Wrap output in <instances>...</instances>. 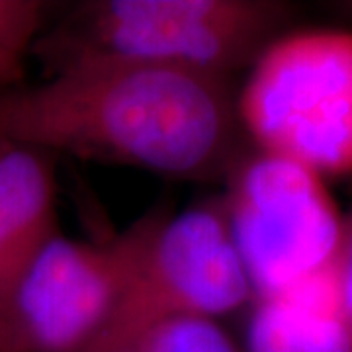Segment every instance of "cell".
<instances>
[{
    "mask_svg": "<svg viewBox=\"0 0 352 352\" xmlns=\"http://www.w3.org/2000/svg\"><path fill=\"white\" fill-rule=\"evenodd\" d=\"M233 80L155 65L69 67L0 94V139L43 153L215 182L247 141Z\"/></svg>",
    "mask_w": 352,
    "mask_h": 352,
    "instance_id": "obj_1",
    "label": "cell"
},
{
    "mask_svg": "<svg viewBox=\"0 0 352 352\" xmlns=\"http://www.w3.org/2000/svg\"><path fill=\"white\" fill-rule=\"evenodd\" d=\"M294 18L282 0H88L47 28L34 53L50 75L118 61L233 80Z\"/></svg>",
    "mask_w": 352,
    "mask_h": 352,
    "instance_id": "obj_2",
    "label": "cell"
},
{
    "mask_svg": "<svg viewBox=\"0 0 352 352\" xmlns=\"http://www.w3.org/2000/svg\"><path fill=\"white\" fill-rule=\"evenodd\" d=\"M249 147L302 164L325 180L352 175V32L289 28L237 88Z\"/></svg>",
    "mask_w": 352,
    "mask_h": 352,
    "instance_id": "obj_3",
    "label": "cell"
},
{
    "mask_svg": "<svg viewBox=\"0 0 352 352\" xmlns=\"http://www.w3.org/2000/svg\"><path fill=\"white\" fill-rule=\"evenodd\" d=\"M170 212L153 206L102 241L59 231L0 309V352H85L112 323L149 241Z\"/></svg>",
    "mask_w": 352,
    "mask_h": 352,
    "instance_id": "obj_4",
    "label": "cell"
},
{
    "mask_svg": "<svg viewBox=\"0 0 352 352\" xmlns=\"http://www.w3.org/2000/svg\"><path fill=\"white\" fill-rule=\"evenodd\" d=\"M219 194L254 300L333 274L344 214L323 176L247 145Z\"/></svg>",
    "mask_w": 352,
    "mask_h": 352,
    "instance_id": "obj_5",
    "label": "cell"
},
{
    "mask_svg": "<svg viewBox=\"0 0 352 352\" xmlns=\"http://www.w3.org/2000/svg\"><path fill=\"white\" fill-rule=\"evenodd\" d=\"M252 302L221 194H212L164 215L106 331L170 315L221 321Z\"/></svg>",
    "mask_w": 352,
    "mask_h": 352,
    "instance_id": "obj_6",
    "label": "cell"
},
{
    "mask_svg": "<svg viewBox=\"0 0 352 352\" xmlns=\"http://www.w3.org/2000/svg\"><path fill=\"white\" fill-rule=\"evenodd\" d=\"M59 231L51 155L0 139V309Z\"/></svg>",
    "mask_w": 352,
    "mask_h": 352,
    "instance_id": "obj_7",
    "label": "cell"
},
{
    "mask_svg": "<svg viewBox=\"0 0 352 352\" xmlns=\"http://www.w3.org/2000/svg\"><path fill=\"white\" fill-rule=\"evenodd\" d=\"M243 352H352V327L333 274L254 300Z\"/></svg>",
    "mask_w": 352,
    "mask_h": 352,
    "instance_id": "obj_8",
    "label": "cell"
},
{
    "mask_svg": "<svg viewBox=\"0 0 352 352\" xmlns=\"http://www.w3.org/2000/svg\"><path fill=\"white\" fill-rule=\"evenodd\" d=\"M85 352H243L223 321L170 315L102 333Z\"/></svg>",
    "mask_w": 352,
    "mask_h": 352,
    "instance_id": "obj_9",
    "label": "cell"
},
{
    "mask_svg": "<svg viewBox=\"0 0 352 352\" xmlns=\"http://www.w3.org/2000/svg\"><path fill=\"white\" fill-rule=\"evenodd\" d=\"M50 4L38 0H0V53L24 59L47 30Z\"/></svg>",
    "mask_w": 352,
    "mask_h": 352,
    "instance_id": "obj_10",
    "label": "cell"
},
{
    "mask_svg": "<svg viewBox=\"0 0 352 352\" xmlns=\"http://www.w3.org/2000/svg\"><path fill=\"white\" fill-rule=\"evenodd\" d=\"M333 278H335V286H337L342 311L352 327V212L344 215L342 241H340L339 256L335 263Z\"/></svg>",
    "mask_w": 352,
    "mask_h": 352,
    "instance_id": "obj_11",
    "label": "cell"
},
{
    "mask_svg": "<svg viewBox=\"0 0 352 352\" xmlns=\"http://www.w3.org/2000/svg\"><path fill=\"white\" fill-rule=\"evenodd\" d=\"M24 75V59L0 53V94L20 85Z\"/></svg>",
    "mask_w": 352,
    "mask_h": 352,
    "instance_id": "obj_12",
    "label": "cell"
}]
</instances>
